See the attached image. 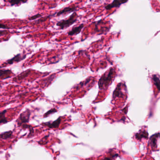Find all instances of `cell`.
I'll use <instances>...</instances> for the list:
<instances>
[{
    "instance_id": "17",
    "label": "cell",
    "mask_w": 160,
    "mask_h": 160,
    "mask_svg": "<svg viewBox=\"0 0 160 160\" xmlns=\"http://www.w3.org/2000/svg\"><path fill=\"white\" fill-rule=\"evenodd\" d=\"M57 112V110L56 109V108H52V109H50V110H48V112H47L46 113H45L44 115V118H46V117H48V116H49V115H51V114H53V113H55V112Z\"/></svg>"
},
{
    "instance_id": "2",
    "label": "cell",
    "mask_w": 160,
    "mask_h": 160,
    "mask_svg": "<svg viewBox=\"0 0 160 160\" xmlns=\"http://www.w3.org/2000/svg\"><path fill=\"white\" fill-rule=\"evenodd\" d=\"M30 115L31 111L29 109H27L26 111L22 112L19 116L18 119L17 121L18 126H21L25 123L28 122L29 121Z\"/></svg>"
},
{
    "instance_id": "16",
    "label": "cell",
    "mask_w": 160,
    "mask_h": 160,
    "mask_svg": "<svg viewBox=\"0 0 160 160\" xmlns=\"http://www.w3.org/2000/svg\"><path fill=\"white\" fill-rule=\"evenodd\" d=\"M148 137V134L146 131H143L141 132L140 133H137L136 135V137L138 139H141L143 138H147Z\"/></svg>"
},
{
    "instance_id": "14",
    "label": "cell",
    "mask_w": 160,
    "mask_h": 160,
    "mask_svg": "<svg viewBox=\"0 0 160 160\" xmlns=\"http://www.w3.org/2000/svg\"><path fill=\"white\" fill-rule=\"evenodd\" d=\"M152 79L158 90H160V80L159 78L156 75L152 76Z\"/></svg>"
},
{
    "instance_id": "23",
    "label": "cell",
    "mask_w": 160,
    "mask_h": 160,
    "mask_svg": "<svg viewBox=\"0 0 160 160\" xmlns=\"http://www.w3.org/2000/svg\"><path fill=\"white\" fill-rule=\"evenodd\" d=\"M0 86H1V83H0Z\"/></svg>"
},
{
    "instance_id": "18",
    "label": "cell",
    "mask_w": 160,
    "mask_h": 160,
    "mask_svg": "<svg viewBox=\"0 0 160 160\" xmlns=\"http://www.w3.org/2000/svg\"><path fill=\"white\" fill-rule=\"evenodd\" d=\"M50 17V16H48L42 18H40L39 20H37L36 21V23L39 24V23H42V22H44L46 20H47L48 18Z\"/></svg>"
},
{
    "instance_id": "1",
    "label": "cell",
    "mask_w": 160,
    "mask_h": 160,
    "mask_svg": "<svg viewBox=\"0 0 160 160\" xmlns=\"http://www.w3.org/2000/svg\"><path fill=\"white\" fill-rule=\"evenodd\" d=\"M77 13L74 12L67 19H63L58 22L57 26H58L60 29L67 28L76 22L77 21Z\"/></svg>"
},
{
    "instance_id": "8",
    "label": "cell",
    "mask_w": 160,
    "mask_h": 160,
    "mask_svg": "<svg viewBox=\"0 0 160 160\" xmlns=\"http://www.w3.org/2000/svg\"><path fill=\"white\" fill-rule=\"evenodd\" d=\"M61 121V119L59 118L57 120L51 123L50 122H47L42 123V124L49 127V128H57L59 126Z\"/></svg>"
},
{
    "instance_id": "13",
    "label": "cell",
    "mask_w": 160,
    "mask_h": 160,
    "mask_svg": "<svg viewBox=\"0 0 160 160\" xmlns=\"http://www.w3.org/2000/svg\"><path fill=\"white\" fill-rule=\"evenodd\" d=\"M28 0H9V2L12 6L21 4V3H26Z\"/></svg>"
},
{
    "instance_id": "21",
    "label": "cell",
    "mask_w": 160,
    "mask_h": 160,
    "mask_svg": "<svg viewBox=\"0 0 160 160\" xmlns=\"http://www.w3.org/2000/svg\"><path fill=\"white\" fill-rule=\"evenodd\" d=\"M0 29H9L10 28L7 27L6 25L3 24H1L0 23Z\"/></svg>"
},
{
    "instance_id": "5",
    "label": "cell",
    "mask_w": 160,
    "mask_h": 160,
    "mask_svg": "<svg viewBox=\"0 0 160 160\" xmlns=\"http://www.w3.org/2000/svg\"><path fill=\"white\" fill-rule=\"evenodd\" d=\"M26 58V55H22L20 54H18L16 56H15L6 62V64H12L14 63H17L25 59Z\"/></svg>"
},
{
    "instance_id": "6",
    "label": "cell",
    "mask_w": 160,
    "mask_h": 160,
    "mask_svg": "<svg viewBox=\"0 0 160 160\" xmlns=\"http://www.w3.org/2000/svg\"><path fill=\"white\" fill-rule=\"evenodd\" d=\"M77 10V7L75 6H69V7H66L64 9L62 10L61 11L58 12L57 13V16L59 17L62 15L67 14L70 13L72 12H75Z\"/></svg>"
},
{
    "instance_id": "20",
    "label": "cell",
    "mask_w": 160,
    "mask_h": 160,
    "mask_svg": "<svg viewBox=\"0 0 160 160\" xmlns=\"http://www.w3.org/2000/svg\"><path fill=\"white\" fill-rule=\"evenodd\" d=\"M48 135L47 136L44 137L43 138H42L41 139V141H39V143L41 144H44V142H45V144L46 143V141H48Z\"/></svg>"
},
{
    "instance_id": "22",
    "label": "cell",
    "mask_w": 160,
    "mask_h": 160,
    "mask_svg": "<svg viewBox=\"0 0 160 160\" xmlns=\"http://www.w3.org/2000/svg\"><path fill=\"white\" fill-rule=\"evenodd\" d=\"M7 31H4L0 30V36H2V35H5L7 33Z\"/></svg>"
},
{
    "instance_id": "9",
    "label": "cell",
    "mask_w": 160,
    "mask_h": 160,
    "mask_svg": "<svg viewBox=\"0 0 160 160\" xmlns=\"http://www.w3.org/2000/svg\"><path fill=\"white\" fill-rule=\"evenodd\" d=\"M13 132L12 131H7L0 133V139H7L12 138Z\"/></svg>"
},
{
    "instance_id": "15",
    "label": "cell",
    "mask_w": 160,
    "mask_h": 160,
    "mask_svg": "<svg viewBox=\"0 0 160 160\" xmlns=\"http://www.w3.org/2000/svg\"><path fill=\"white\" fill-rule=\"evenodd\" d=\"M30 72V70L26 71V72H24L22 73L19 75L17 77H16V79L18 80H22V79H24L25 78L27 77L29 74Z\"/></svg>"
},
{
    "instance_id": "7",
    "label": "cell",
    "mask_w": 160,
    "mask_h": 160,
    "mask_svg": "<svg viewBox=\"0 0 160 160\" xmlns=\"http://www.w3.org/2000/svg\"><path fill=\"white\" fill-rule=\"evenodd\" d=\"M85 27V24H82L78 27H74L70 31L68 32V34L69 36H73L79 34Z\"/></svg>"
},
{
    "instance_id": "4",
    "label": "cell",
    "mask_w": 160,
    "mask_h": 160,
    "mask_svg": "<svg viewBox=\"0 0 160 160\" xmlns=\"http://www.w3.org/2000/svg\"><path fill=\"white\" fill-rule=\"evenodd\" d=\"M128 2V0H114L112 3L107 4L105 6V9L108 11L113 8H119L121 5Z\"/></svg>"
},
{
    "instance_id": "10",
    "label": "cell",
    "mask_w": 160,
    "mask_h": 160,
    "mask_svg": "<svg viewBox=\"0 0 160 160\" xmlns=\"http://www.w3.org/2000/svg\"><path fill=\"white\" fill-rule=\"evenodd\" d=\"M6 113H7V110H3L2 112H0V125L8 122V120L5 116Z\"/></svg>"
},
{
    "instance_id": "12",
    "label": "cell",
    "mask_w": 160,
    "mask_h": 160,
    "mask_svg": "<svg viewBox=\"0 0 160 160\" xmlns=\"http://www.w3.org/2000/svg\"><path fill=\"white\" fill-rule=\"evenodd\" d=\"M12 71L10 70H2L0 69V77L4 76L8 78L12 73Z\"/></svg>"
},
{
    "instance_id": "3",
    "label": "cell",
    "mask_w": 160,
    "mask_h": 160,
    "mask_svg": "<svg viewBox=\"0 0 160 160\" xmlns=\"http://www.w3.org/2000/svg\"><path fill=\"white\" fill-rule=\"evenodd\" d=\"M114 70L111 69L108 72V73L105 74L102 77L99 82V87L102 88L104 86H107L111 81L113 75Z\"/></svg>"
},
{
    "instance_id": "19",
    "label": "cell",
    "mask_w": 160,
    "mask_h": 160,
    "mask_svg": "<svg viewBox=\"0 0 160 160\" xmlns=\"http://www.w3.org/2000/svg\"><path fill=\"white\" fill-rule=\"evenodd\" d=\"M42 16V15L40 14H37L35 15L32 16L29 18L28 19L29 20H35V19L39 18L41 17Z\"/></svg>"
},
{
    "instance_id": "11",
    "label": "cell",
    "mask_w": 160,
    "mask_h": 160,
    "mask_svg": "<svg viewBox=\"0 0 160 160\" xmlns=\"http://www.w3.org/2000/svg\"><path fill=\"white\" fill-rule=\"evenodd\" d=\"M159 138V134L157 133L152 136L150 138V143L153 147H155L157 146V142Z\"/></svg>"
}]
</instances>
